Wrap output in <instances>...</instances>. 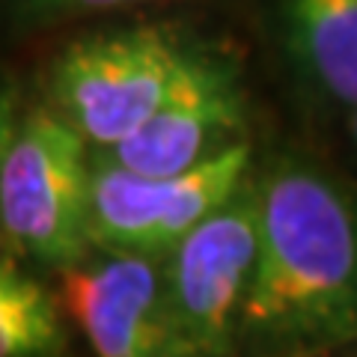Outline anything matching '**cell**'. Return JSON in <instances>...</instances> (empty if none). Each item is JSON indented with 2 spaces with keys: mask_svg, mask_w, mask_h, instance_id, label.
<instances>
[{
  "mask_svg": "<svg viewBox=\"0 0 357 357\" xmlns=\"http://www.w3.org/2000/svg\"><path fill=\"white\" fill-rule=\"evenodd\" d=\"M66 351L60 304L15 262L0 259V357Z\"/></svg>",
  "mask_w": 357,
  "mask_h": 357,
  "instance_id": "9",
  "label": "cell"
},
{
  "mask_svg": "<svg viewBox=\"0 0 357 357\" xmlns=\"http://www.w3.org/2000/svg\"><path fill=\"white\" fill-rule=\"evenodd\" d=\"M89 140L57 110L21 116L0 167V236L42 265L66 268L93 250Z\"/></svg>",
  "mask_w": 357,
  "mask_h": 357,
  "instance_id": "2",
  "label": "cell"
},
{
  "mask_svg": "<svg viewBox=\"0 0 357 357\" xmlns=\"http://www.w3.org/2000/svg\"><path fill=\"white\" fill-rule=\"evenodd\" d=\"M345 126H349V143H351V152L357 158V105L345 114Z\"/></svg>",
  "mask_w": 357,
  "mask_h": 357,
  "instance_id": "12",
  "label": "cell"
},
{
  "mask_svg": "<svg viewBox=\"0 0 357 357\" xmlns=\"http://www.w3.org/2000/svg\"><path fill=\"white\" fill-rule=\"evenodd\" d=\"M18 89L13 84L0 81V167L6 161L9 143H13L15 131H18Z\"/></svg>",
  "mask_w": 357,
  "mask_h": 357,
  "instance_id": "11",
  "label": "cell"
},
{
  "mask_svg": "<svg viewBox=\"0 0 357 357\" xmlns=\"http://www.w3.org/2000/svg\"><path fill=\"white\" fill-rule=\"evenodd\" d=\"M60 310L102 357L191 354L167 301L155 256L110 253L60 268Z\"/></svg>",
  "mask_w": 357,
  "mask_h": 357,
  "instance_id": "6",
  "label": "cell"
},
{
  "mask_svg": "<svg viewBox=\"0 0 357 357\" xmlns=\"http://www.w3.org/2000/svg\"><path fill=\"white\" fill-rule=\"evenodd\" d=\"M191 48L155 24L89 33L54 57L48 93L54 110L96 149L137 131L173 89Z\"/></svg>",
  "mask_w": 357,
  "mask_h": 357,
  "instance_id": "3",
  "label": "cell"
},
{
  "mask_svg": "<svg viewBox=\"0 0 357 357\" xmlns=\"http://www.w3.org/2000/svg\"><path fill=\"white\" fill-rule=\"evenodd\" d=\"M244 128L248 98L236 63L220 54L191 48L158 110L105 152L131 170L173 176L244 140Z\"/></svg>",
  "mask_w": 357,
  "mask_h": 357,
  "instance_id": "7",
  "label": "cell"
},
{
  "mask_svg": "<svg viewBox=\"0 0 357 357\" xmlns=\"http://www.w3.org/2000/svg\"><path fill=\"white\" fill-rule=\"evenodd\" d=\"M253 146L244 137L173 176H149L98 149L93 155L89 236L96 250L158 256L248 182Z\"/></svg>",
  "mask_w": 357,
  "mask_h": 357,
  "instance_id": "4",
  "label": "cell"
},
{
  "mask_svg": "<svg viewBox=\"0 0 357 357\" xmlns=\"http://www.w3.org/2000/svg\"><path fill=\"white\" fill-rule=\"evenodd\" d=\"M137 3H149V0H13L9 9H13V18L24 24H51V21L114 13V9H128Z\"/></svg>",
  "mask_w": 357,
  "mask_h": 357,
  "instance_id": "10",
  "label": "cell"
},
{
  "mask_svg": "<svg viewBox=\"0 0 357 357\" xmlns=\"http://www.w3.org/2000/svg\"><path fill=\"white\" fill-rule=\"evenodd\" d=\"M280 36L307 93L349 114L357 105V0H280Z\"/></svg>",
  "mask_w": 357,
  "mask_h": 357,
  "instance_id": "8",
  "label": "cell"
},
{
  "mask_svg": "<svg viewBox=\"0 0 357 357\" xmlns=\"http://www.w3.org/2000/svg\"><path fill=\"white\" fill-rule=\"evenodd\" d=\"M259 250L256 182L248 178L167 253V301L191 354H227Z\"/></svg>",
  "mask_w": 357,
  "mask_h": 357,
  "instance_id": "5",
  "label": "cell"
},
{
  "mask_svg": "<svg viewBox=\"0 0 357 357\" xmlns=\"http://www.w3.org/2000/svg\"><path fill=\"white\" fill-rule=\"evenodd\" d=\"M259 250L238 342L319 351L357 342V191L304 158L256 178Z\"/></svg>",
  "mask_w": 357,
  "mask_h": 357,
  "instance_id": "1",
  "label": "cell"
}]
</instances>
